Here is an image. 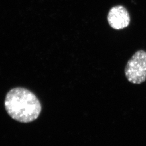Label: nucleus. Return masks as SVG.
Here are the masks:
<instances>
[{
    "mask_svg": "<svg viewBox=\"0 0 146 146\" xmlns=\"http://www.w3.org/2000/svg\"><path fill=\"white\" fill-rule=\"evenodd\" d=\"M125 77L131 84H139L146 80V52L139 50L127 63Z\"/></svg>",
    "mask_w": 146,
    "mask_h": 146,
    "instance_id": "f03ea898",
    "label": "nucleus"
},
{
    "mask_svg": "<svg viewBox=\"0 0 146 146\" xmlns=\"http://www.w3.org/2000/svg\"><path fill=\"white\" fill-rule=\"evenodd\" d=\"M5 110L11 118L22 123H29L40 115L42 106L36 96L27 89L17 87L7 93Z\"/></svg>",
    "mask_w": 146,
    "mask_h": 146,
    "instance_id": "f257e3e1",
    "label": "nucleus"
},
{
    "mask_svg": "<svg viewBox=\"0 0 146 146\" xmlns=\"http://www.w3.org/2000/svg\"><path fill=\"white\" fill-rule=\"evenodd\" d=\"M107 21L110 26L115 30L124 29L129 26L131 22L130 15L125 7L115 5L109 11Z\"/></svg>",
    "mask_w": 146,
    "mask_h": 146,
    "instance_id": "7ed1b4c3",
    "label": "nucleus"
}]
</instances>
